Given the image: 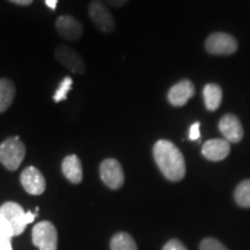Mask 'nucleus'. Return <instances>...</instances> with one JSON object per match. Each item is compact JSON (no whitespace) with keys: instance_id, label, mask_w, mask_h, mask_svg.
Segmentation results:
<instances>
[{"instance_id":"obj_10","label":"nucleus","mask_w":250,"mask_h":250,"mask_svg":"<svg viewBox=\"0 0 250 250\" xmlns=\"http://www.w3.org/2000/svg\"><path fill=\"white\" fill-rule=\"evenodd\" d=\"M219 130L229 144H237L243 138V127L241 122L233 114H227L221 118L219 122Z\"/></svg>"},{"instance_id":"obj_21","label":"nucleus","mask_w":250,"mask_h":250,"mask_svg":"<svg viewBox=\"0 0 250 250\" xmlns=\"http://www.w3.org/2000/svg\"><path fill=\"white\" fill-rule=\"evenodd\" d=\"M201 250H228L223 243L219 242L217 239L208 237L204 239L201 243Z\"/></svg>"},{"instance_id":"obj_15","label":"nucleus","mask_w":250,"mask_h":250,"mask_svg":"<svg viewBox=\"0 0 250 250\" xmlns=\"http://www.w3.org/2000/svg\"><path fill=\"white\" fill-rule=\"evenodd\" d=\"M203 96H204L206 109L214 111L220 107L223 101V89L217 83H208L203 89Z\"/></svg>"},{"instance_id":"obj_14","label":"nucleus","mask_w":250,"mask_h":250,"mask_svg":"<svg viewBox=\"0 0 250 250\" xmlns=\"http://www.w3.org/2000/svg\"><path fill=\"white\" fill-rule=\"evenodd\" d=\"M62 170L64 176L70 181L71 183L78 184L83 181V166H81L80 159L76 154L67 155L62 160Z\"/></svg>"},{"instance_id":"obj_16","label":"nucleus","mask_w":250,"mask_h":250,"mask_svg":"<svg viewBox=\"0 0 250 250\" xmlns=\"http://www.w3.org/2000/svg\"><path fill=\"white\" fill-rule=\"evenodd\" d=\"M15 98V86L9 79H0V112L11 107Z\"/></svg>"},{"instance_id":"obj_6","label":"nucleus","mask_w":250,"mask_h":250,"mask_svg":"<svg viewBox=\"0 0 250 250\" xmlns=\"http://www.w3.org/2000/svg\"><path fill=\"white\" fill-rule=\"evenodd\" d=\"M88 14L92 21L100 30L103 33H111L114 31L115 20L107 6L100 0H93L88 6Z\"/></svg>"},{"instance_id":"obj_9","label":"nucleus","mask_w":250,"mask_h":250,"mask_svg":"<svg viewBox=\"0 0 250 250\" xmlns=\"http://www.w3.org/2000/svg\"><path fill=\"white\" fill-rule=\"evenodd\" d=\"M56 58L61 62L62 65H64L65 67L68 70L74 72V73H85L86 65L83 59L80 57L79 55L74 51L73 49L70 48L67 45H59L55 51Z\"/></svg>"},{"instance_id":"obj_5","label":"nucleus","mask_w":250,"mask_h":250,"mask_svg":"<svg viewBox=\"0 0 250 250\" xmlns=\"http://www.w3.org/2000/svg\"><path fill=\"white\" fill-rule=\"evenodd\" d=\"M100 176L103 183L112 190H117L124 184V171L116 159H105L100 166Z\"/></svg>"},{"instance_id":"obj_1","label":"nucleus","mask_w":250,"mask_h":250,"mask_svg":"<svg viewBox=\"0 0 250 250\" xmlns=\"http://www.w3.org/2000/svg\"><path fill=\"white\" fill-rule=\"evenodd\" d=\"M153 156L166 179L171 182L183 179L187 171L186 160L176 145L169 140H158L153 147Z\"/></svg>"},{"instance_id":"obj_25","label":"nucleus","mask_w":250,"mask_h":250,"mask_svg":"<svg viewBox=\"0 0 250 250\" xmlns=\"http://www.w3.org/2000/svg\"><path fill=\"white\" fill-rule=\"evenodd\" d=\"M9 1L14 2L17 5H21V6H28L33 2V0H9Z\"/></svg>"},{"instance_id":"obj_2","label":"nucleus","mask_w":250,"mask_h":250,"mask_svg":"<svg viewBox=\"0 0 250 250\" xmlns=\"http://www.w3.org/2000/svg\"><path fill=\"white\" fill-rule=\"evenodd\" d=\"M0 215L6 219L13 229V235H20L23 233L28 224L33 223L37 217V213L24 212L22 206L14 202H6L0 206Z\"/></svg>"},{"instance_id":"obj_12","label":"nucleus","mask_w":250,"mask_h":250,"mask_svg":"<svg viewBox=\"0 0 250 250\" xmlns=\"http://www.w3.org/2000/svg\"><path fill=\"white\" fill-rule=\"evenodd\" d=\"M59 35L68 41H76L80 39L83 34V27L77 19L71 15H62L56 21Z\"/></svg>"},{"instance_id":"obj_4","label":"nucleus","mask_w":250,"mask_h":250,"mask_svg":"<svg viewBox=\"0 0 250 250\" xmlns=\"http://www.w3.org/2000/svg\"><path fill=\"white\" fill-rule=\"evenodd\" d=\"M33 243L40 250H57L58 234L50 221H41L33 228Z\"/></svg>"},{"instance_id":"obj_22","label":"nucleus","mask_w":250,"mask_h":250,"mask_svg":"<svg viewBox=\"0 0 250 250\" xmlns=\"http://www.w3.org/2000/svg\"><path fill=\"white\" fill-rule=\"evenodd\" d=\"M162 250H188V249L187 247L180 241V240L174 239V240H170L169 242L166 243Z\"/></svg>"},{"instance_id":"obj_18","label":"nucleus","mask_w":250,"mask_h":250,"mask_svg":"<svg viewBox=\"0 0 250 250\" xmlns=\"http://www.w3.org/2000/svg\"><path fill=\"white\" fill-rule=\"evenodd\" d=\"M235 202L242 208H250V180L242 181L234 192Z\"/></svg>"},{"instance_id":"obj_13","label":"nucleus","mask_w":250,"mask_h":250,"mask_svg":"<svg viewBox=\"0 0 250 250\" xmlns=\"http://www.w3.org/2000/svg\"><path fill=\"white\" fill-rule=\"evenodd\" d=\"M230 152V144L226 139H211L204 143L202 154L210 161H221Z\"/></svg>"},{"instance_id":"obj_17","label":"nucleus","mask_w":250,"mask_h":250,"mask_svg":"<svg viewBox=\"0 0 250 250\" xmlns=\"http://www.w3.org/2000/svg\"><path fill=\"white\" fill-rule=\"evenodd\" d=\"M111 250H138L133 237L130 234L121 232L112 236L110 242Z\"/></svg>"},{"instance_id":"obj_26","label":"nucleus","mask_w":250,"mask_h":250,"mask_svg":"<svg viewBox=\"0 0 250 250\" xmlns=\"http://www.w3.org/2000/svg\"><path fill=\"white\" fill-rule=\"evenodd\" d=\"M57 2L58 0H45V4L51 9H56V7H57Z\"/></svg>"},{"instance_id":"obj_11","label":"nucleus","mask_w":250,"mask_h":250,"mask_svg":"<svg viewBox=\"0 0 250 250\" xmlns=\"http://www.w3.org/2000/svg\"><path fill=\"white\" fill-rule=\"evenodd\" d=\"M195 95V86L190 80H181L168 92V101L174 107H183Z\"/></svg>"},{"instance_id":"obj_20","label":"nucleus","mask_w":250,"mask_h":250,"mask_svg":"<svg viewBox=\"0 0 250 250\" xmlns=\"http://www.w3.org/2000/svg\"><path fill=\"white\" fill-rule=\"evenodd\" d=\"M72 85H73V80H72L71 77H65L64 79L61 81L59 83L57 90H56L54 95V101L56 103L64 101L67 98V93L70 92L72 88Z\"/></svg>"},{"instance_id":"obj_24","label":"nucleus","mask_w":250,"mask_h":250,"mask_svg":"<svg viewBox=\"0 0 250 250\" xmlns=\"http://www.w3.org/2000/svg\"><path fill=\"white\" fill-rule=\"evenodd\" d=\"M107 1L110 4L111 6H115V7H121V6H123L126 4L129 0H107Z\"/></svg>"},{"instance_id":"obj_7","label":"nucleus","mask_w":250,"mask_h":250,"mask_svg":"<svg viewBox=\"0 0 250 250\" xmlns=\"http://www.w3.org/2000/svg\"><path fill=\"white\" fill-rule=\"evenodd\" d=\"M205 48L212 55H233L237 50V42L226 33H214L208 37Z\"/></svg>"},{"instance_id":"obj_3","label":"nucleus","mask_w":250,"mask_h":250,"mask_svg":"<svg viewBox=\"0 0 250 250\" xmlns=\"http://www.w3.org/2000/svg\"><path fill=\"white\" fill-rule=\"evenodd\" d=\"M26 155V146L19 137L7 138L0 145V162L8 170H17Z\"/></svg>"},{"instance_id":"obj_8","label":"nucleus","mask_w":250,"mask_h":250,"mask_svg":"<svg viewBox=\"0 0 250 250\" xmlns=\"http://www.w3.org/2000/svg\"><path fill=\"white\" fill-rule=\"evenodd\" d=\"M20 181L23 189L30 195L39 196L45 191L46 183L44 176L36 167H33V166L26 168L21 173Z\"/></svg>"},{"instance_id":"obj_23","label":"nucleus","mask_w":250,"mask_h":250,"mask_svg":"<svg viewBox=\"0 0 250 250\" xmlns=\"http://www.w3.org/2000/svg\"><path fill=\"white\" fill-rule=\"evenodd\" d=\"M199 126H201V123H199V122H196V123H193L191 126H190V130H189V139L190 140H199V138H201V131H199Z\"/></svg>"},{"instance_id":"obj_19","label":"nucleus","mask_w":250,"mask_h":250,"mask_svg":"<svg viewBox=\"0 0 250 250\" xmlns=\"http://www.w3.org/2000/svg\"><path fill=\"white\" fill-rule=\"evenodd\" d=\"M12 236L14 235L11 225L0 215V250H13L11 245Z\"/></svg>"}]
</instances>
